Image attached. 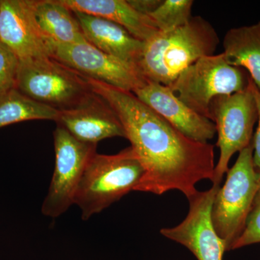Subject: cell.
<instances>
[{"label":"cell","mask_w":260,"mask_h":260,"mask_svg":"<svg viewBox=\"0 0 260 260\" xmlns=\"http://www.w3.org/2000/svg\"><path fill=\"white\" fill-rule=\"evenodd\" d=\"M94 93L112 108L145 174L137 191L161 195L178 190L189 198L203 180L213 182L215 150L185 136L132 92L88 79Z\"/></svg>","instance_id":"obj_1"},{"label":"cell","mask_w":260,"mask_h":260,"mask_svg":"<svg viewBox=\"0 0 260 260\" xmlns=\"http://www.w3.org/2000/svg\"><path fill=\"white\" fill-rule=\"evenodd\" d=\"M220 44L216 30L202 16L183 26L158 31L143 42L137 69L148 81L169 86L201 57L215 54Z\"/></svg>","instance_id":"obj_2"},{"label":"cell","mask_w":260,"mask_h":260,"mask_svg":"<svg viewBox=\"0 0 260 260\" xmlns=\"http://www.w3.org/2000/svg\"><path fill=\"white\" fill-rule=\"evenodd\" d=\"M145 171L131 146L114 155L94 154L85 168L74 204L83 220L100 213L130 191H136Z\"/></svg>","instance_id":"obj_3"},{"label":"cell","mask_w":260,"mask_h":260,"mask_svg":"<svg viewBox=\"0 0 260 260\" xmlns=\"http://www.w3.org/2000/svg\"><path fill=\"white\" fill-rule=\"evenodd\" d=\"M226 174V180L214 198L211 220L227 251H231L244 231L260 186L259 174L253 162V143L239 152L235 164Z\"/></svg>","instance_id":"obj_4"},{"label":"cell","mask_w":260,"mask_h":260,"mask_svg":"<svg viewBox=\"0 0 260 260\" xmlns=\"http://www.w3.org/2000/svg\"><path fill=\"white\" fill-rule=\"evenodd\" d=\"M250 78L245 70L228 63L220 53L200 58L169 87L181 102L210 119L214 99L242 91L247 88Z\"/></svg>","instance_id":"obj_5"},{"label":"cell","mask_w":260,"mask_h":260,"mask_svg":"<svg viewBox=\"0 0 260 260\" xmlns=\"http://www.w3.org/2000/svg\"><path fill=\"white\" fill-rule=\"evenodd\" d=\"M15 88L59 112L78 107L93 93L85 77L51 57L20 62Z\"/></svg>","instance_id":"obj_6"},{"label":"cell","mask_w":260,"mask_h":260,"mask_svg":"<svg viewBox=\"0 0 260 260\" xmlns=\"http://www.w3.org/2000/svg\"><path fill=\"white\" fill-rule=\"evenodd\" d=\"M210 119L216 128L220 150L212 183L220 186L233 155L252 143L253 129L258 120L252 80L242 91L215 98L210 105Z\"/></svg>","instance_id":"obj_7"},{"label":"cell","mask_w":260,"mask_h":260,"mask_svg":"<svg viewBox=\"0 0 260 260\" xmlns=\"http://www.w3.org/2000/svg\"><path fill=\"white\" fill-rule=\"evenodd\" d=\"M54 143L55 167L42 212L56 218L74 205L80 181L89 160L96 153L97 145L80 141L58 125L54 132Z\"/></svg>","instance_id":"obj_8"},{"label":"cell","mask_w":260,"mask_h":260,"mask_svg":"<svg viewBox=\"0 0 260 260\" xmlns=\"http://www.w3.org/2000/svg\"><path fill=\"white\" fill-rule=\"evenodd\" d=\"M52 58L85 78L132 93L146 82L134 65L106 54L87 41L54 44Z\"/></svg>","instance_id":"obj_9"},{"label":"cell","mask_w":260,"mask_h":260,"mask_svg":"<svg viewBox=\"0 0 260 260\" xmlns=\"http://www.w3.org/2000/svg\"><path fill=\"white\" fill-rule=\"evenodd\" d=\"M220 186L198 191L188 198L189 208L186 218L172 228H164L160 234L179 243L192 253L198 260H223L226 245L215 229L211 220L214 198Z\"/></svg>","instance_id":"obj_10"},{"label":"cell","mask_w":260,"mask_h":260,"mask_svg":"<svg viewBox=\"0 0 260 260\" xmlns=\"http://www.w3.org/2000/svg\"><path fill=\"white\" fill-rule=\"evenodd\" d=\"M0 42L20 62L52 58L54 44L38 25L30 0H0Z\"/></svg>","instance_id":"obj_11"},{"label":"cell","mask_w":260,"mask_h":260,"mask_svg":"<svg viewBox=\"0 0 260 260\" xmlns=\"http://www.w3.org/2000/svg\"><path fill=\"white\" fill-rule=\"evenodd\" d=\"M133 93L191 140L208 143L216 135L213 121L190 109L167 85L146 80Z\"/></svg>","instance_id":"obj_12"},{"label":"cell","mask_w":260,"mask_h":260,"mask_svg":"<svg viewBox=\"0 0 260 260\" xmlns=\"http://www.w3.org/2000/svg\"><path fill=\"white\" fill-rule=\"evenodd\" d=\"M55 121L76 139L89 144L97 145L107 138H125L116 113L94 92L78 107L59 112Z\"/></svg>","instance_id":"obj_13"},{"label":"cell","mask_w":260,"mask_h":260,"mask_svg":"<svg viewBox=\"0 0 260 260\" xmlns=\"http://www.w3.org/2000/svg\"><path fill=\"white\" fill-rule=\"evenodd\" d=\"M74 13L87 42L106 54L136 67L143 42L106 19L80 12Z\"/></svg>","instance_id":"obj_14"},{"label":"cell","mask_w":260,"mask_h":260,"mask_svg":"<svg viewBox=\"0 0 260 260\" xmlns=\"http://www.w3.org/2000/svg\"><path fill=\"white\" fill-rule=\"evenodd\" d=\"M74 12L106 19L120 25L133 37L145 42L159 30L148 15L141 14L128 0H61Z\"/></svg>","instance_id":"obj_15"},{"label":"cell","mask_w":260,"mask_h":260,"mask_svg":"<svg viewBox=\"0 0 260 260\" xmlns=\"http://www.w3.org/2000/svg\"><path fill=\"white\" fill-rule=\"evenodd\" d=\"M38 25L56 45L68 46L85 42L74 12L61 0H30Z\"/></svg>","instance_id":"obj_16"},{"label":"cell","mask_w":260,"mask_h":260,"mask_svg":"<svg viewBox=\"0 0 260 260\" xmlns=\"http://www.w3.org/2000/svg\"><path fill=\"white\" fill-rule=\"evenodd\" d=\"M223 47L228 63L245 70L260 90V21L228 30Z\"/></svg>","instance_id":"obj_17"},{"label":"cell","mask_w":260,"mask_h":260,"mask_svg":"<svg viewBox=\"0 0 260 260\" xmlns=\"http://www.w3.org/2000/svg\"><path fill=\"white\" fill-rule=\"evenodd\" d=\"M59 112L12 88L0 95V128L30 120H54Z\"/></svg>","instance_id":"obj_18"},{"label":"cell","mask_w":260,"mask_h":260,"mask_svg":"<svg viewBox=\"0 0 260 260\" xmlns=\"http://www.w3.org/2000/svg\"><path fill=\"white\" fill-rule=\"evenodd\" d=\"M193 4L192 0H162L149 17L159 31H170L190 20Z\"/></svg>","instance_id":"obj_19"},{"label":"cell","mask_w":260,"mask_h":260,"mask_svg":"<svg viewBox=\"0 0 260 260\" xmlns=\"http://www.w3.org/2000/svg\"><path fill=\"white\" fill-rule=\"evenodd\" d=\"M258 243H260V186L246 220L244 231L234 243L231 250Z\"/></svg>","instance_id":"obj_20"},{"label":"cell","mask_w":260,"mask_h":260,"mask_svg":"<svg viewBox=\"0 0 260 260\" xmlns=\"http://www.w3.org/2000/svg\"><path fill=\"white\" fill-rule=\"evenodd\" d=\"M19 64L13 51L0 42V95L15 88Z\"/></svg>","instance_id":"obj_21"},{"label":"cell","mask_w":260,"mask_h":260,"mask_svg":"<svg viewBox=\"0 0 260 260\" xmlns=\"http://www.w3.org/2000/svg\"><path fill=\"white\" fill-rule=\"evenodd\" d=\"M252 90L256 104L258 114V126L253 138V162L258 174H260V90L252 81Z\"/></svg>","instance_id":"obj_22"},{"label":"cell","mask_w":260,"mask_h":260,"mask_svg":"<svg viewBox=\"0 0 260 260\" xmlns=\"http://www.w3.org/2000/svg\"><path fill=\"white\" fill-rule=\"evenodd\" d=\"M128 2L138 13L149 16L160 5L162 0H128Z\"/></svg>","instance_id":"obj_23"},{"label":"cell","mask_w":260,"mask_h":260,"mask_svg":"<svg viewBox=\"0 0 260 260\" xmlns=\"http://www.w3.org/2000/svg\"><path fill=\"white\" fill-rule=\"evenodd\" d=\"M259 180H260V174H259Z\"/></svg>","instance_id":"obj_24"}]
</instances>
